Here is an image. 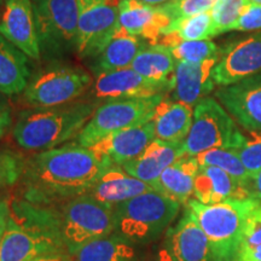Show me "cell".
Instances as JSON below:
<instances>
[{
	"mask_svg": "<svg viewBox=\"0 0 261 261\" xmlns=\"http://www.w3.org/2000/svg\"><path fill=\"white\" fill-rule=\"evenodd\" d=\"M144 261H174L167 244L162 240V242L152 248V250L146 252Z\"/></svg>",
	"mask_w": 261,
	"mask_h": 261,
	"instance_id": "38",
	"label": "cell"
},
{
	"mask_svg": "<svg viewBox=\"0 0 261 261\" xmlns=\"http://www.w3.org/2000/svg\"><path fill=\"white\" fill-rule=\"evenodd\" d=\"M11 215L37 228L63 247L69 256L85 244L115 231L114 207L85 194L54 205H37L18 197L10 198Z\"/></svg>",
	"mask_w": 261,
	"mask_h": 261,
	"instance_id": "2",
	"label": "cell"
},
{
	"mask_svg": "<svg viewBox=\"0 0 261 261\" xmlns=\"http://www.w3.org/2000/svg\"><path fill=\"white\" fill-rule=\"evenodd\" d=\"M196 158L200 166H214L223 169L228 175L240 181L244 189L252 179L234 149H212Z\"/></svg>",
	"mask_w": 261,
	"mask_h": 261,
	"instance_id": "31",
	"label": "cell"
},
{
	"mask_svg": "<svg viewBox=\"0 0 261 261\" xmlns=\"http://www.w3.org/2000/svg\"><path fill=\"white\" fill-rule=\"evenodd\" d=\"M146 252L116 232L85 244L70 256L71 261H144Z\"/></svg>",
	"mask_w": 261,
	"mask_h": 261,
	"instance_id": "25",
	"label": "cell"
},
{
	"mask_svg": "<svg viewBox=\"0 0 261 261\" xmlns=\"http://www.w3.org/2000/svg\"><path fill=\"white\" fill-rule=\"evenodd\" d=\"M163 98V94H158L148 98L114 99L100 103L77 135L75 143L91 148L113 133L150 122L156 107Z\"/></svg>",
	"mask_w": 261,
	"mask_h": 261,
	"instance_id": "7",
	"label": "cell"
},
{
	"mask_svg": "<svg viewBox=\"0 0 261 261\" xmlns=\"http://www.w3.org/2000/svg\"><path fill=\"white\" fill-rule=\"evenodd\" d=\"M12 125V116H11V112L9 109L2 110L0 112V139L5 136V133L8 132V129L10 128V126Z\"/></svg>",
	"mask_w": 261,
	"mask_h": 261,
	"instance_id": "41",
	"label": "cell"
},
{
	"mask_svg": "<svg viewBox=\"0 0 261 261\" xmlns=\"http://www.w3.org/2000/svg\"><path fill=\"white\" fill-rule=\"evenodd\" d=\"M114 165L108 156L76 143L38 151L25 161L16 197L37 205H54L90 191Z\"/></svg>",
	"mask_w": 261,
	"mask_h": 261,
	"instance_id": "1",
	"label": "cell"
},
{
	"mask_svg": "<svg viewBox=\"0 0 261 261\" xmlns=\"http://www.w3.org/2000/svg\"><path fill=\"white\" fill-rule=\"evenodd\" d=\"M41 52L63 55L76 50L77 0H32Z\"/></svg>",
	"mask_w": 261,
	"mask_h": 261,
	"instance_id": "8",
	"label": "cell"
},
{
	"mask_svg": "<svg viewBox=\"0 0 261 261\" xmlns=\"http://www.w3.org/2000/svg\"><path fill=\"white\" fill-rule=\"evenodd\" d=\"M246 192L248 197L261 201V171L246 185Z\"/></svg>",
	"mask_w": 261,
	"mask_h": 261,
	"instance_id": "40",
	"label": "cell"
},
{
	"mask_svg": "<svg viewBox=\"0 0 261 261\" xmlns=\"http://www.w3.org/2000/svg\"><path fill=\"white\" fill-rule=\"evenodd\" d=\"M260 202L256 198L246 197L203 204L191 198L185 207L208 238L215 261H231L244 221Z\"/></svg>",
	"mask_w": 261,
	"mask_h": 261,
	"instance_id": "5",
	"label": "cell"
},
{
	"mask_svg": "<svg viewBox=\"0 0 261 261\" xmlns=\"http://www.w3.org/2000/svg\"><path fill=\"white\" fill-rule=\"evenodd\" d=\"M54 257L70 259L63 247L10 214L0 242V261H35Z\"/></svg>",
	"mask_w": 261,
	"mask_h": 261,
	"instance_id": "11",
	"label": "cell"
},
{
	"mask_svg": "<svg viewBox=\"0 0 261 261\" xmlns=\"http://www.w3.org/2000/svg\"><path fill=\"white\" fill-rule=\"evenodd\" d=\"M11 210H10V196H0V242H2L3 234L8 225Z\"/></svg>",
	"mask_w": 261,
	"mask_h": 261,
	"instance_id": "39",
	"label": "cell"
},
{
	"mask_svg": "<svg viewBox=\"0 0 261 261\" xmlns=\"http://www.w3.org/2000/svg\"><path fill=\"white\" fill-rule=\"evenodd\" d=\"M236 151L250 178H255L261 171V130H248Z\"/></svg>",
	"mask_w": 261,
	"mask_h": 261,
	"instance_id": "35",
	"label": "cell"
},
{
	"mask_svg": "<svg viewBox=\"0 0 261 261\" xmlns=\"http://www.w3.org/2000/svg\"><path fill=\"white\" fill-rule=\"evenodd\" d=\"M192 117V107L163 98L156 107L151 120L155 128V138L165 142L182 143L191 128Z\"/></svg>",
	"mask_w": 261,
	"mask_h": 261,
	"instance_id": "24",
	"label": "cell"
},
{
	"mask_svg": "<svg viewBox=\"0 0 261 261\" xmlns=\"http://www.w3.org/2000/svg\"><path fill=\"white\" fill-rule=\"evenodd\" d=\"M154 139L155 128L150 121L113 133L91 146V149L108 156L114 165L123 166L138 158Z\"/></svg>",
	"mask_w": 261,
	"mask_h": 261,
	"instance_id": "20",
	"label": "cell"
},
{
	"mask_svg": "<svg viewBox=\"0 0 261 261\" xmlns=\"http://www.w3.org/2000/svg\"><path fill=\"white\" fill-rule=\"evenodd\" d=\"M249 3V0H217L211 10L215 34L219 35L231 32L233 24L242 14L243 9Z\"/></svg>",
	"mask_w": 261,
	"mask_h": 261,
	"instance_id": "33",
	"label": "cell"
},
{
	"mask_svg": "<svg viewBox=\"0 0 261 261\" xmlns=\"http://www.w3.org/2000/svg\"><path fill=\"white\" fill-rule=\"evenodd\" d=\"M142 2H144V3H146V4H149V5L160 6V5L166 4V3L171 2V0H142Z\"/></svg>",
	"mask_w": 261,
	"mask_h": 261,
	"instance_id": "42",
	"label": "cell"
},
{
	"mask_svg": "<svg viewBox=\"0 0 261 261\" xmlns=\"http://www.w3.org/2000/svg\"><path fill=\"white\" fill-rule=\"evenodd\" d=\"M31 79L28 56L0 34V93H23Z\"/></svg>",
	"mask_w": 261,
	"mask_h": 261,
	"instance_id": "26",
	"label": "cell"
},
{
	"mask_svg": "<svg viewBox=\"0 0 261 261\" xmlns=\"http://www.w3.org/2000/svg\"><path fill=\"white\" fill-rule=\"evenodd\" d=\"M180 203L154 190L114 207L115 231L135 246L145 248L165 236L180 212Z\"/></svg>",
	"mask_w": 261,
	"mask_h": 261,
	"instance_id": "4",
	"label": "cell"
},
{
	"mask_svg": "<svg viewBox=\"0 0 261 261\" xmlns=\"http://www.w3.org/2000/svg\"><path fill=\"white\" fill-rule=\"evenodd\" d=\"M163 241L174 261H215L208 238L187 207L178 223L168 228Z\"/></svg>",
	"mask_w": 261,
	"mask_h": 261,
	"instance_id": "16",
	"label": "cell"
},
{
	"mask_svg": "<svg viewBox=\"0 0 261 261\" xmlns=\"http://www.w3.org/2000/svg\"><path fill=\"white\" fill-rule=\"evenodd\" d=\"M261 29V5L249 3L243 9L242 14L238 17L231 31L252 32Z\"/></svg>",
	"mask_w": 261,
	"mask_h": 261,
	"instance_id": "37",
	"label": "cell"
},
{
	"mask_svg": "<svg viewBox=\"0 0 261 261\" xmlns=\"http://www.w3.org/2000/svg\"><path fill=\"white\" fill-rule=\"evenodd\" d=\"M142 47L143 42L139 37L119 27L106 48L96 57L93 69L98 74L129 68Z\"/></svg>",
	"mask_w": 261,
	"mask_h": 261,
	"instance_id": "28",
	"label": "cell"
},
{
	"mask_svg": "<svg viewBox=\"0 0 261 261\" xmlns=\"http://www.w3.org/2000/svg\"><path fill=\"white\" fill-rule=\"evenodd\" d=\"M177 61L171 50L161 44H149L143 46L132 62L133 70L143 77L162 84L173 89Z\"/></svg>",
	"mask_w": 261,
	"mask_h": 261,
	"instance_id": "27",
	"label": "cell"
},
{
	"mask_svg": "<svg viewBox=\"0 0 261 261\" xmlns=\"http://www.w3.org/2000/svg\"><path fill=\"white\" fill-rule=\"evenodd\" d=\"M165 34H172L177 41L210 40L217 37L211 11L177 19L169 24Z\"/></svg>",
	"mask_w": 261,
	"mask_h": 261,
	"instance_id": "30",
	"label": "cell"
},
{
	"mask_svg": "<svg viewBox=\"0 0 261 261\" xmlns=\"http://www.w3.org/2000/svg\"><path fill=\"white\" fill-rule=\"evenodd\" d=\"M215 3L217 0H171L161 5V8L167 12L172 22H174L179 18L211 11Z\"/></svg>",
	"mask_w": 261,
	"mask_h": 261,
	"instance_id": "36",
	"label": "cell"
},
{
	"mask_svg": "<svg viewBox=\"0 0 261 261\" xmlns=\"http://www.w3.org/2000/svg\"><path fill=\"white\" fill-rule=\"evenodd\" d=\"M250 3H254V4H259L261 5V0H249Z\"/></svg>",
	"mask_w": 261,
	"mask_h": 261,
	"instance_id": "45",
	"label": "cell"
},
{
	"mask_svg": "<svg viewBox=\"0 0 261 261\" xmlns=\"http://www.w3.org/2000/svg\"><path fill=\"white\" fill-rule=\"evenodd\" d=\"M2 2L3 0H0V10H2Z\"/></svg>",
	"mask_w": 261,
	"mask_h": 261,
	"instance_id": "46",
	"label": "cell"
},
{
	"mask_svg": "<svg viewBox=\"0 0 261 261\" xmlns=\"http://www.w3.org/2000/svg\"><path fill=\"white\" fill-rule=\"evenodd\" d=\"M121 0H77L76 52L80 57H97L120 27Z\"/></svg>",
	"mask_w": 261,
	"mask_h": 261,
	"instance_id": "10",
	"label": "cell"
},
{
	"mask_svg": "<svg viewBox=\"0 0 261 261\" xmlns=\"http://www.w3.org/2000/svg\"><path fill=\"white\" fill-rule=\"evenodd\" d=\"M227 113L247 130H261V73L215 92Z\"/></svg>",
	"mask_w": 261,
	"mask_h": 261,
	"instance_id": "13",
	"label": "cell"
},
{
	"mask_svg": "<svg viewBox=\"0 0 261 261\" xmlns=\"http://www.w3.org/2000/svg\"><path fill=\"white\" fill-rule=\"evenodd\" d=\"M200 169L196 156L184 155L162 172L152 184V190L173 198L180 204H187L194 195L195 179Z\"/></svg>",
	"mask_w": 261,
	"mask_h": 261,
	"instance_id": "23",
	"label": "cell"
},
{
	"mask_svg": "<svg viewBox=\"0 0 261 261\" xmlns=\"http://www.w3.org/2000/svg\"><path fill=\"white\" fill-rule=\"evenodd\" d=\"M35 261H71V260L68 259V257H54V259H40Z\"/></svg>",
	"mask_w": 261,
	"mask_h": 261,
	"instance_id": "44",
	"label": "cell"
},
{
	"mask_svg": "<svg viewBox=\"0 0 261 261\" xmlns=\"http://www.w3.org/2000/svg\"><path fill=\"white\" fill-rule=\"evenodd\" d=\"M27 158L18 151L0 148V192L17 187L23 175Z\"/></svg>",
	"mask_w": 261,
	"mask_h": 261,
	"instance_id": "32",
	"label": "cell"
},
{
	"mask_svg": "<svg viewBox=\"0 0 261 261\" xmlns=\"http://www.w3.org/2000/svg\"><path fill=\"white\" fill-rule=\"evenodd\" d=\"M244 135L219 100L205 97L196 104L189 135L182 142L185 155L198 156L212 149H234Z\"/></svg>",
	"mask_w": 261,
	"mask_h": 261,
	"instance_id": "6",
	"label": "cell"
},
{
	"mask_svg": "<svg viewBox=\"0 0 261 261\" xmlns=\"http://www.w3.org/2000/svg\"><path fill=\"white\" fill-rule=\"evenodd\" d=\"M231 261H261V202L248 214Z\"/></svg>",
	"mask_w": 261,
	"mask_h": 261,
	"instance_id": "29",
	"label": "cell"
},
{
	"mask_svg": "<svg viewBox=\"0 0 261 261\" xmlns=\"http://www.w3.org/2000/svg\"><path fill=\"white\" fill-rule=\"evenodd\" d=\"M151 190L152 188L150 185L129 175L122 166L113 165L94 182L87 195L100 203L115 207L122 202Z\"/></svg>",
	"mask_w": 261,
	"mask_h": 261,
	"instance_id": "21",
	"label": "cell"
},
{
	"mask_svg": "<svg viewBox=\"0 0 261 261\" xmlns=\"http://www.w3.org/2000/svg\"><path fill=\"white\" fill-rule=\"evenodd\" d=\"M219 61L215 56L197 63L177 62L171 99L195 107L214 90L213 69Z\"/></svg>",
	"mask_w": 261,
	"mask_h": 261,
	"instance_id": "17",
	"label": "cell"
},
{
	"mask_svg": "<svg viewBox=\"0 0 261 261\" xmlns=\"http://www.w3.org/2000/svg\"><path fill=\"white\" fill-rule=\"evenodd\" d=\"M91 85V75L80 68L52 67L29 79L23 98L32 108L63 106L83 99Z\"/></svg>",
	"mask_w": 261,
	"mask_h": 261,
	"instance_id": "9",
	"label": "cell"
},
{
	"mask_svg": "<svg viewBox=\"0 0 261 261\" xmlns=\"http://www.w3.org/2000/svg\"><path fill=\"white\" fill-rule=\"evenodd\" d=\"M194 196L195 200L203 204L248 197L246 189L240 181L214 166H200L195 179Z\"/></svg>",
	"mask_w": 261,
	"mask_h": 261,
	"instance_id": "22",
	"label": "cell"
},
{
	"mask_svg": "<svg viewBox=\"0 0 261 261\" xmlns=\"http://www.w3.org/2000/svg\"><path fill=\"white\" fill-rule=\"evenodd\" d=\"M5 109H9L8 100H6L4 94L0 93V112H2V110H5Z\"/></svg>",
	"mask_w": 261,
	"mask_h": 261,
	"instance_id": "43",
	"label": "cell"
},
{
	"mask_svg": "<svg viewBox=\"0 0 261 261\" xmlns=\"http://www.w3.org/2000/svg\"><path fill=\"white\" fill-rule=\"evenodd\" d=\"M168 48L177 62L184 61L197 63L218 56V46L210 40L179 41Z\"/></svg>",
	"mask_w": 261,
	"mask_h": 261,
	"instance_id": "34",
	"label": "cell"
},
{
	"mask_svg": "<svg viewBox=\"0 0 261 261\" xmlns=\"http://www.w3.org/2000/svg\"><path fill=\"white\" fill-rule=\"evenodd\" d=\"M171 91L168 86L150 81L132 68L98 73L83 99L107 102L114 99L148 98Z\"/></svg>",
	"mask_w": 261,
	"mask_h": 261,
	"instance_id": "12",
	"label": "cell"
},
{
	"mask_svg": "<svg viewBox=\"0 0 261 261\" xmlns=\"http://www.w3.org/2000/svg\"><path fill=\"white\" fill-rule=\"evenodd\" d=\"M120 27L132 34L158 44L166 29L172 23L167 12L160 6L149 5L142 0H121L119 5Z\"/></svg>",
	"mask_w": 261,
	"mask_h": 261,
	"instance_id": "18",
	"label": "cell"
},
{
	"mask_svg": "<svg viewBox=\"0 0 261 261\" xmlns=\"http://www.w3.org/2000/svg\"><path fill=\"white\" fill-rule=\"evenodd\" d=\"M99 106L79 99L56 107L31 108L18 114L12 138L25 151H44L76 138Z\"/></svg>",
	"mask_w": 261,
	"mask_h": 261,
	"instance_id": "3",
	"label": "cell"
},
{
	"mask_svg": "<svg viewBox=\"0 0 261 261\" xmlns=\"http://www.w3.org/2000/svg\"><path fill=\"white\" fill-rule=\"evenodd\" d=\"M184 155L182 143L165 142L155 138L138 158L125 163L122 168L129 175L152 187L162 172Z\"/></svg>",
	"mask_w": 261,
	"mask_h": 261,
	"instance_id": "19",
	"label": "cell"
},
{
	"mask_svg": "<svg viewBox=\"0 0 261 261\" xmlns=\"http://www.w3.org/2000/svg\"><path fill=\"white\" fill-rule=\"evenodd\" d=\"M0 34L29 58L41 56L32 0H4L0 16Z\"/></svg>",
	"mask_w": 261,
	"mask_h": 261,
	"instance_id": "14",
	"label": "cell"
},
{
	"mask_svg": "<svg viewBox=\"0 0 261 261\" xmlns=\"http://www.w3.org/2000/svg\"><path fill=\"white\" fill-rule=\"evenodd\" d=\"M261 73V33L234 42L218 61L213 80L228 86Z\"/></svg>",
	"mask_w": 261,
	"mask_h": 261,
	"instance_id": "15",
	"label": "cell"
}]
</instances>
